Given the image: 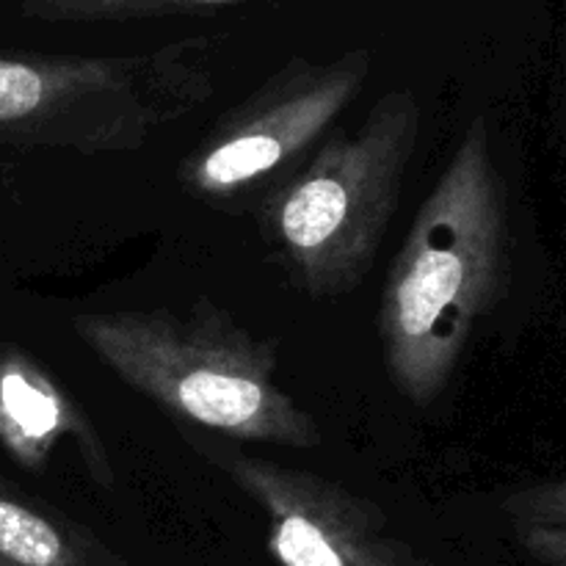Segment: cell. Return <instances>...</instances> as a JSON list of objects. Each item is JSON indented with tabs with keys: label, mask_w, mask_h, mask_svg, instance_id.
I'll use <instances>...</instances> for the list:
<instances>
[{
	"label": "cell",
	"mask_w": 566,
	"mask_h": 566,
	"mask_svg": "<svg viewBox=\"0 0 566 566\" xmlns=\"http://www.w3.org/2000/svg\"><path fill=\"white\" fill-rule=\"evenodd\" d=\"M370 72L368 48L329 61L293 55L193 144L177 166V180L213 208L260 205L315 153L337 116L363 94Z\"/></svg>",
	"instance_id": "5b68a950"
},
{
	"label": "cell",
	"mask_w": 566,
	"mask_h": 566,
	"mask_svg": "<svg viewBox=\"0 0 566 566\" xmlns=\"http://www.w3.org/2000/svg\"><path fill=\"white\" fill-rule=\"evenodd\" d=\"M420 122L415 88H390L260 202L265 232L307 296H346L370 274L401 205Z\"/></svg>",
	"instance_id": "3957f363"
},
{
	"label": "cell",
	"mask_w": 566,
	"mask_h": 566,
	"mask_svg": "<svg viewBox=\"0 0 566 566\" xmlns=\"http://www.w3.org/2000/svg\"><path fill=\"white\" fill-rule=\"evenodd\" d=\"M523 551L542 566H566V528L551 525H517Z\"/></svg>",
	"instance_id": "8fae6325"
},
{
	"label": "cell",
	"mask_w": 566,
	"mask_h": 566,
	"mask_svg": "<svg viewBox=\"0 0 566 566\" xmlns=\"http://www.w3.org/2000/svg\"><path fill=\"white\" fill-rule=\"evenodd\" d=\"M0 566H127L92 531L0 475Z\"/></svg>",
	"instance_id": "ba28073f"
},
{
	"label": "cell",
	"mask_w": 566,
	"mask_h": 566,
	"mask_svg": "<svg viewBox=\"0 0 566 566\" xmlns=\"http://www.w3.org/2000/svg\"><path fill=\"white\" fill-rule=\"evenodd\" d=\"M506 197L484 116L470 119L392 258L379 302L387 376L412 407L446 392L506 285Z\"/></svg>",
	"instance_id": "6da1fadb"
},
{
	"label": "cell",
	"mask_w": 566,
	"mask_h": 566,
	"mask_svg": "<svg viewBox=\"0 0 566 566\" xmlns=\"http://www.w3.org/2000/svg\"><path fill=\"white\" fill-rule=\"evenodd\" d=\"M265 514L269 551L280 566H423L368 497L307 470L252 457L221 440H197Z\"/></svg>",
	"instance_id": "8992f818"
},
{
	"label": "cell",
	"mask_w": 566,
	"mask_h": 566,
	"mask_svg": "<svg viewBox=\"0 0 566 566\" xmlns=\"http://www.w3.org/2000/svg\"><path fill=\"white\" fill-rule=\"evenodd\" d=\"M61 442H72L94 484L114 486L103 437L70 392L22 348H0V448L28 473H44Z\"/></svg>",
	"instance_id": "52a82bcc"
},
{
	"label": "cell",
	"mask_w": 566,
	"mask_h": 566,
	"mask_svg": "<svg viewBox=\"0 0 566 566\" xmlns=\"http://www.w3.org/2000/svg\"><path fill=\"white\" fill-rule=\"evenodd\" d=\"M252 0H22L28 17L44 22H130L158 20V17L208 14V11L243 6Z\"/></svg>",
	"instance_id": "9c48e42d"
},
{
	"label": "cell",
	"mask_w": 566,
	"mask_h": 566,
	"mask_svg": "<svg viewBox=\"0 0 566 566\" xmlns=\"http://www.w3.org/2000/svg\"><path fill=\"white\" fill-rule=\"evenodd\" d=\"M77 340L130 390L216 440L310 451L318 423L276 381L280 348L210 302L171 310H97L72 318Z\"/></svg>",
	"instance_id": "7a4b0ae2"
},
{
	"label": "cell",
	"mask_w": 566,
	"mask_h": 566,
	"mask_svg": "<svg viewBox=\"0 0 566 566\" xmlns=\"http://www.w3.org/2000/svg\"><path fill=\"white\" fill-rule=\"evenodd\" d=\"M216 94V42L119 55H0V147L119 155Z\"/></svg>",
	"instance_id": "277c9868"
},
{
	"label": "cell",
	"mask_w": 566,
	"mask_h": 566,
	"mask_svg": "<svg viewBox=\"0 0 566 566\" xmlns=\"http://www.w3.org/2000/svg\"><path fill=\"white\" fill-rule=\"evenodd\" d=\"M503 512L517 525H551L566 528V479L525 486L503 501Z\"/></svg>",
	"instance_id": "30bf717a"
}]
</instances>
